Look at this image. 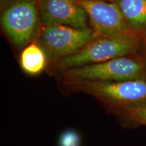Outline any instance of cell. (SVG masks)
Instances as JSON below:
<instances>
[{
	"mask_svg": "<svg viewBox=\"0 0 146 146\" xmlns=\"http://www.w3.org/2000/svg\"><path fill=\"white\" fill-rule=\"evenodd\" d=\"M0 11L1 29L16 51L35 42L41 27L39 0H6Z\"/></svg>",
	"mask_w": 146,
	"mask_h": 146,
	"instance_id": "cell-3",
	"label": "cell"
},
{
	"mask_svg": "<svg viewBox=\"0 0 146 146\" xmlns=\"http://www.w3.org/2000/svg\"><path fill=\"white\" fill-rule=\"evenodd\" d=\"M112 114L126 127L146 126V103L120 110Z\"/></svg>",
	"mask_w": 146,
	"mask_h": 146,
	"instance_id": "cell-10",
	"label": "cell"
},
{
	"mask_svg": "<svg viewBox=\"0 0 146 146\" xmlns=\"http://www.w3.org/2000/svg\"><path fill=\"white\" fill-rule=\"evenodd\" d=\"M58 143L59 146H80L81 137L76 131L69 129L62 133Z\"/></svg>",
	"mask_w": 146,
	"mask_h": 146,
	"instance_id": "cell-11",
	"label": "cell"
},
{
	"mask_svg": "<svg viewBox=\"0 0 146 146\" xmlns=\"http://www.w3.org/2000/svg\"><path fill=\"white\" fill-rule=\"evenodd\" d=\"M39 7L43 25L91 27L87 12L76 0H39Z\"/></svg>",
	"mask_w": 146,
	"mask_h": 146,
	"instance_id": "cell-7",
	"label": "cell"
},
{
	"mask_svg": "<svg viewBox=\"0 0 146 146\" xmlns=\"http://www.w3.org/2000/svg\"><path fill=\"white\" fill-rule=\"evenodd\" d=\"M95 35L91 27L76 29L62 25L41 24L35 42L46 54L49 68L60 60L81 50L94 38Z\"/></svg>",
	"mask_w": 146,
	"mask_h": 146,
	"instance_id": "cell-5",
	"label": "cell"
},
{
	"mask_svg": "<svg viewBox=\"0 0 146 146\" xmlns=\"http://www.w3.org/2000/svg\"><path fill=\"white\" fill-rule=\"evenodd\" d=\"M5 1H6V0H0V4H1V3H3V2H5Z\"/></svg>",
	"mask_w": 146,
	"mask_h": 146,
	"instance_id": "cell-14",
	"label": "cell"
},
{
	"mask_svg": "<svg viewBox=\"0 0 146 146\" xmlns=\"http://www.w3.org/2000/svg\"><path fill=\"white\" fill-rule=\"evenodd\" d=\"M101 1H109V2H113L114 0H101Z\"/></svg>",
	"mask_w": 146,
	"mask_h": 146,
	"instance_id": "cell-13",
	"label": "cell"
},
{
	"mask_svg": "<svg viewBox=\"0 0 146 146\" xmlns=\"http://www.w3.org/2000/svg\"><path fill=\"white\" fill-rule=\"evenodd\" d=\"M76 1L87 12L90 26L94 29L96 35L133 33L115 3L101 0Z\"/></svg>",
	"mask_w": 146,
	"mask_h": 146,
	"instance_id": "cell-6",
	"label": "cell"
},
{
	"mask_svg": "<svg viewBox=\"0 0 146 146\" xmlns=\"http://www.w3.org/2000/svg\"><path fill=\"white\" fill-rule=\"evenodd\" d=\"M142 56H143V58L144 59V61H145V64L146 66V39L145 40V42H144V46H143V51L141 52Z\"/></svg>",
	"mask_w": 146,
	"mask_h": 146,
	"instance_id": "cell-12",
	"label": "cell"
},
{
	"mask_svg": "<svg viewBox=\"0 0 146 146\" xmlns=\"http://www.w3.org/2000/svg\"><path fill=\"white\" fill-rule=\"evenodd\" d=\"M19 63L23 72L30 76L39 75L49 66L46 54L36 42L30 43L20 52Z\"/></svg>",
	"mask_w": 146,
	"mask_h": 146,
	"instance_id": "cell-9",
	"label": "cell"
},
{
	"mask_svg": "<svg viewBox=\"0 0 146 146\" xmlns=\"http://www.w3.org/2000/svg\"><path fill=\"white\" fill-rule=\"evenodd\" d=\"M144 42V39L133 33L95 35L81 50L60 60L48 69L52 74H60L69 69L141 54Z\"/></svg>",
	"mask_w": 146,
	"mask_h": 146,
	"instance_id": "cell-1",
	"label": "cell"
},
{
	"mask_svg": "<svg viewBox=\"0 0 146 146\" xmlns=\"http://www.w3.org/2000/svg\"><path fill=\"white\" fill-rule=\"evenodd\" d=\"M60 75L62 84L78 81L146 80V66L141 53L69 69Z\"/></svg>",
	"mask_w": 146,
	"mask_h": 146,
	"instance_id": "cell-4",
	"label": "cell"
},
{
	"mask_svg": "<svg viewBox=\"0 0 146 146\" xmlns=\"http://www.w3.org/2000/svg\"><path fill=\"white\" fill-rule=\"evenodd\" d=\"M67 91L87 94L111 114L146 103V80L78 81L62 84Z\"/></svg>",
	"mask_w": 146,
	"mask_h": 146,
	"instance_id": "cell-2",
	"label": "cell"
},
{
	"mask_svg": "<svg viewBox=\"0 0 146 146\" xmlns=\"http://www.w3.org/2000/svg\"><path fill=\"white\" fill-rule=\"evenodd\" d=\"M131 31L146 39V0H114Z\"/></svg>",
	"mask_w": 146,
	"mask_h": 146,
	"instance_id": "cell-8",
	"label": "cell"
}]
</instances>
